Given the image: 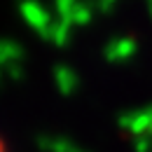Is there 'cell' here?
<instances>
[{
  "mask_svg": "<svg viewBox=\"0 0 152 152\" xmlns=\"http://www.w3.org/2000/svg\"><path fill=\"white\" fill-rule=\"evenodd\" d=\"M0 152H10L7 148H5V143H2V138H0Z\"/></svg>",
  "mask_w": 152,
  "mask_h": 152,
  "instance_id": "1",
  "label": "cell"
}]
</instances>
